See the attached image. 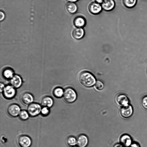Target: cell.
I'll return each mask as SVG.
<instances>
[{
	"label": "cell",
	"mask_w": 147,
	"mask_h": 147,
	"mask_svg": "<svg viewBox=\"0 0 147 147\" xmlns=\"http://www.w3.org/2000/svg\"><path fill=\"white\" fill-rule=\"evenodd\" d=\"M10 83L11 85L15 88H18L22 85V80L19 75H14L10 79Z\"/></svg>",
	"instance_id": "11"
},
{
	"label": "cell",
	"mask_w": 147,
	"mask_h": 147,
	"mask_svg": "<svg viewBox=\"0 0 147 147\" xmlns=\"http://www.w3.org/2000/svg\"><path fill=\"white\" fill-rule=\"evenodd\" d=\"M21 111V109L18 105L12 104L9 105L7 109V114L10 117H17Z\"/></svg>",
	"instance_id": "4"
},
{
	"label": "cell",
	"mask_w": 147,
	"mask_h": 147,
	"mask_svg": "<svg viewBox=\"0 0 147 147\" xmlns=\"http://www.w3.org/2000/svg\"><path fill=\"white\" fill-rule=\"evenodd\" d=\"M141 104L143 107L147 110V96L143 97L141 100Z\"/></svg>",
	"instance_id": "26"
},
{
	"label": "cell",
	"mask_w": 147,
	"mask_h": 147,
	"mask_svg": "<svg viewBox=\"0 0 147 147\" xmlns=\"http://www.w3.org/2000/svg\"><path fill=\"white\" fill-rule=\"evenodd\" d=\"M5 86L2 83H0V91L1 92H2Z\"/></svg>",
	"instance_id": "29"
},
{
	"label": "cell",
	"mask_w": 147,
	"mask_h": 147,
	"mask_svg": "<svg viewBox=\"0 0 147 147\" xmlns=\"http://www.w3.org/2000/svg\"><path fill=\"white\" fill-rule=\"evenodd\" d=\"M120 142L122 145L126 147H129L132 143L131 137L127 134H123L121 136Z\"/></svg>",
	"instance_id": "13"
},
{
	"label": "cell",
	"mask_w": 147,
	"mask_h": 147,
	"mask_svg": "<svg viewBox=\"0 0 147 147\" xmlns=\"http://www.w3.org/2000/svg\"><path fill=\"white\" fill-rule=\"evenodd\" d=\"M64 91L63 89L60 87H57L53 91L54 96L56 98H60L63 96Z\"/></svg>",
	"instance_id": "20"
},
{
	"label": "cell",
	"mask_w": 147,
	"mask_h": 147,
	"mask_svg": "<svg viewBox=\"0 0 147 147\" xmlns=\"http://www.w3.org/2000/svg\"><path fill=\"white\" fill-rule=\"evenodd\" d=\"M0 21H1L3 20L5 18V15L4 13L1 11L0 12Z\"/></svg>",
	"instance_id": "28"
},
{
	"label": "cell",
	"mask_w": 147,
	"mask_h": 147,
	"mask_svg": "<svg viewBox=\"0 0 147 147\" xmlns=\"http://www.w3.org/2000/svg\"><path fill=\"white\" fill-rule=\"evenodd\" d=\"M120 114L122 117L128 118L130 117L133 113L132 106L129 104L127 105L122 106L120 110Z\"/></svg>",
	"instance_id": "7"
},
{
	"label": "cell",
	"mask_w": 147,
	"mask_h": 147,
	"mask_svg": "<svg viewBox=\"0 0 147 147\" xmlns=\"http://www.w3.org/2000/svg\"><path fill=\"white\" fill-rule=\"evenodd\" d=\"M79 80L81 84L86 87H90L95 83L96 80L94 77L91 73L85 72L80 75Z\"/></svg>",
	"instance_id": "1"
},
{
	"label": "cell",
	"mask_w": 147,
	"mask_h": 147,
	"mask_svg": "<svg viewBox=\"0 0 147 147\" xmlns=\"http://www.w3.org/2000/svg\"><path fill=\"white\" fill-rule=\"evenodd\" d=\"M4 97L6 99H11L13 98L16 94V90L12 86L8 85L5 86L3 92Z\"/></svg>",
	"instance_id": "5"
},
{
	"label": "cell",
	"mask_w": 147,
	"mask_h": 147,
	"mask_svg": "<svg viewBox=\"0 0 147 147\" xmlns=\"http://www.w3.org/2000/svg\"><path fill=\"white\" fill-rule=\"evenodd\" d=\"M72 147H78L76 146H74Z\"/></svg>",
	"instance_id": "33"
},
{
	"label": "cell",
	"mask_w": 147,
	"mask_h": 147,
	"mask_svg": "<svg viewBox=\"0 0 147 147\" xmlns=\"http://www.w3.org/2000/svg\"><path fill=\"white\" fill-rule=\"evenodd\" d=\"M84 34V29L81 28L76 27L72 31V35L73 37L76 39L82 38Z\"/></svg>",
	"instance_id": "17"
},
{
	"label": "cell",
	"mask_w": 147,
	"mask_h": 147,
	"mask_svg": "<svg viewBox=\"0 0 147 147\" xmlns=\"http://www.w3.org/2000/svg\"><path fill=\"white\" fill-rule=\"evenodd\" d=\"M68 2L75 3L78 0H66Z\"/></svg>",
	"instance_id": "32"
},
{
	"label": "cell",
	"mask_w": 147,
	"mask_h": 147,
	"mask_svg": "<svg viewBox=\"0 0 147 147\" xmlns=\"http://www.w3.org/2000/svg\"><path fill=\"white\" fill-rule=\"evenodd\" d=\"M77 140L76 138L73 136L68 137L66 140V143L69 146H73L76 144Z\"/></svg>",
	"instance_id": "23"
},
{
	"label": "cell",
	"mask_w": 147,
	"mask_h": 147,
	"mask_svg": "<svg viewBox=\"0 0 147 147\" xmlns=\"http://www.w3.org/2000/svg\"><path fill=\"white\" fill-rule=\"evenodd\" d=\"M129 147H140L139 144L136 142H132Z\"/></svg>",
	"instance_id": "27"
},
{
	"label": "cell",
	"mask_w": 147,
	"mask_h": 147,
	"mask_svg": "<svg viewBox=\"0 0 147 147\" xmlns=\"http://www.w3.org/2000/svg\"><path fill=\"white\" fill-rule=\"evenodd\" d=\"M123 2L124 4L126 7L131 8L135 5L137 0H123Z\"/></svg>",
	"instance_id": "21"
},
{
	"label": "cell",
	"mask_w": 147,
	"mask_h": 147,
	"mask_svg": "<svg viewBox=\"0 0 147 147\" xmlns=\"http://www.w3.org/2000/svg\"><path fill=\"white\" fill-rule=\"evenodd\" d=\"M41 109V107L40 104L33 102L28 105L27 111L30 116L34 117L38 116L40 113Z\"/></svg>",
	"instance_id": "3"
},
{
	"label": "cell",
	"mask_w": 147,
	"mask_h": 147,
	"mask_svg": "<svg viewBox=\"0 0 147 147\" xmlns=\"http://www.w3.org/2000/svg\"><path fill=\"white\" fill-rule=\"evenodd\" d=\"M65 9L68 13L73 14L77 11L78 7L75 3L68 2L65 5Z\"/></svg>",
	"instance_id": "18"
},
{
	"label": "cell",
	"mask_w": 147,
	"mask_h": 147,
	"mask_svg": "<svg viewBox=\"0 0 147 147\" xmlns=\"http://www.w3.org/2000/svg\"><path fill=\"white\" fill-rule=\"evenodd\" d=\"M95 2L99 4H101L104 0H95Z\"/></svg>",
	"instance_id": "31"
},
{
	"label": "cell",
	"mask_w": 147,
	"mask_h": 147,
	"mask_svg": "<svg viewBox=\"0 0 147 147\" xmlns=\"http://www.w3.org/2000/svg\"><path fill=\"white\" fill-rule=\"evenodd\" d=\"M18 116L21 120L25 121L28 119L30 116L27 111L23 110L21 111Z\"/></svg>",
	"instance_id": "22"
},
{
	"label": "cell",
	"mask_w": 147,
	"mask_h": 147,
	"mask_svg": "<svg viewBox=\"0 0 147 147\" xmlns=\"http://www.w3.org/2000/svg\"><path fill=\"white\" fill-rule=\"evenodd\" d=\"M49 108L46 107H43L42 108L40 113L44 116H46L48 115L50 112Z\"/></svg>",
	"instance_id": "24"
},
{
	"label": "cell",
	"mask_w": 147,
	"mask_h": 147,
	"mask_svg": "<svg viewBox=\"0 0 147 147\" xmlns=\"http://www.w3.org/2000/svg\"><path fill=\"white\" fill-rule=\"evenodd\" d=\"M17 143L20 147H30L32 144V141L29 136L24 135L18 138Z\"/></svg>",
	"instance_id": "6"
},
{
	"label": "cell",
	"mask_w": 147,
	"mask_h": 147,
	"mask_svg": "<svg viewBox=\"0 0 147 147\" xmlns=\"http://www.w3.org/2000/svg\"><path fill=\"white\" fill-rule=\"evenodd\" d=\"M65 101L67 102L71 103L74 102L77 97L75 91L71 88H67L64 91L63 96Z\"/></svg>",
	"instance_id": "2"
},
{
	"label": "cell",
	"mask_w": 147,
	"mask_h": 147,
	"mask_svg": "<svg viewBox=\"0 0 147 147\" xmlns=\"http://www.w3.org/2000/svg\"><path fill=\"white\" fill-rule=\"evenodd\" d=\"M123 146L121 144H117L115 145L113 147H123Z\"/></svg>",
	"instance_id": "30"
},
{
	"label": "cell",
	"mask_w": 147,
	"mask_h": 147,
	"mask_svg": "<svg viewBox=\"0 0 147 147\" xmlns=\"http://www.w3.org/2000/svg\"><path fill=\"white\" fill-rule=\"evenodd\" d=\"M88 9L92 13L97 14L101 12L102 8L100 4L94 1L90 3L88 6Z\"/></svg>",
	"instance_id": "8"
},
{
	"label": "cell",
	"mask_w": 147,
	"mask_h": 147,
	"mask_svg": "<svg viewBox=\"0 0 147 147\" xmlns=\"http://www.w3.org/2000/svg\"><path fill=\"white\" fill-rule=\"evenodd\" d=\"M123 147H125V146H123Z\"/></svg>",
	"instance_id": "34"
},
{
	"label": "cell",
	"mask_w": 147,
	"mask_h": 147,
	"mask_svg": "<svg viewBox=\"0 0 147 147\" xmlns=\"http://www.w3.org/2000/svg\"><path fill=\"white\" fill-rule=\"evenodd\" d=\"M76 140V144L79 147H85L88 142V138L83 134L79 135L78 137Z\"/></svg>",
	"instance_id": "14"
},
{
	"label": "cell",
	"mask_w": 147,
	"mask_h": 147,
	"mask_svg": "<svg viewBox=\"0 0 147 147\" xmlns=\"http://www.w3.org/2000/svg\"><path fill=\"white\" fill-rule=\"evenodd\" d=\"M102 9L106 11L112 10L115 6L114 0H104L101 4Z\"/></svg>",
	"instance_id": "12"
},
{
	"label": "cell",
	"mask_w": 147,
	"mask_h": 147,
	"mask_svg": "<svg viewBox=\"0 0 147 147\" xmlns=\"http://www.w3.org/2000/svg\"><path fill=\"white\" fill-rule=\"evenodd\" d=\"M95 86L97 90H101L103 88L104 85L101 81L100 80H97L95 83Z\"/></svg>",
	"instance_id": "25"
},
{
	"label": "cell",
	"mask_w": 147,
	"mask_h": 147,
	"mask_svg": "<svg viewBox=\"0 0 147 147\" xmlns=\"http://www.w3.org/2000/svg\"><path fill=\"white\" fill-rule=\"evenodd\" d=\"M14 75L13 71L9 68L5 69L3 72V75L6 79H11Z\"/></svg>",
	"instance_id": "19"
},
{
	"label": "cell",
	"mask_w": 147,
	"mask_h": 147,
	"mask_svg": "<svg viewBox=\"0 0 147 147\" xmlns=\"http://www.w3.org/2000/svg\"><path fill=\"white\" fill-rule=\"evenodd\" d=\"M34 100L33 96L29 92H25L23 94L21 97V100L24 105H29L33 103Z\"/></svg>",
	"instance_id": "9"
},
{
	"label": "cell",
	"mask_w": 147,
	"mask_h": 147,
	"mask_svg": "<svg viewBox=\"0 0 147 147\" xmlns=\"http://www.w3.org/2000/svg\"><path fill=\"white\" fill-rule=\"evenodd\" d=\"M117 103L122 106L127 105L129 104V99L126 95L124 94H120L116 97Z\"/></svg>",
	"instance_id": "10"
},
{
	"label": "cell",
	"mask_w": 147,
	"mask_h": 147,
	"mask_svg": "<svg viewBox=\"0 0 147 147\" xmlns=\"http://www.w3.org/2000/svg\"><path fill=\"white\" fill-rule=\"evenodd\" d=\"M73 23L76 27L82 28L85 25L86 20L83 17L78 16L74 18Z\"/></svg>",
	"instance_id": "15"
},
{
	"label": "cell",
	"mask_w": 147,
	"mask_h": 147,
	"mask_svg": "<svg viewBox=\"0 0 147 147\" xmlns=\"http://www.w3.org/2000/svg\"><path fill=\"white\" fill-rule=\"evenodd\" d=\"M41 103V105L43 107H46L50 108L53 105L54 101L51 97L46 96L42 99Z\"/></svg>",
	"instance_id": "16"
}]
</instances>
